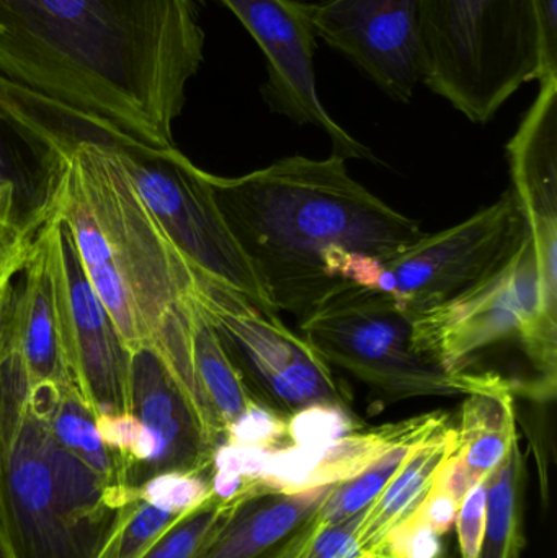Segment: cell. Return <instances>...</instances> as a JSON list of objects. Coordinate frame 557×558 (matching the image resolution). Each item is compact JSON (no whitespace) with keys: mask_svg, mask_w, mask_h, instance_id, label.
<instances>
[{"mask_svg":"<svg viewBox=\"0 0 557 558\" xmlns=\"http://www.w3.org/2000/svg\"><path fill=\"white\" fill-rule=\"evenodd\" d=\"M203 7L0 0V77L100 121L147 159L173 156V123L205 61Z\"/></svg>","mask_w":557,"mask_h":558,"instance_id":"cell-1","label":"cell"},{"mask_svg":"<svg viewBox=\"0 0 557 558\" xmlns=\"http://www.w3.org/2000/svg\"><path fill=\"white\" fill-rule=\"evenodd\" d=\"M206 180L275 311L298 322L349 286L324 270L330 247L386 260L424 238L421 222L356 182L336 154L287 157L247 175L206 173Z\"/></svg>","mask_w":557,"mask_h":558,"instance_id":"cell-2","label":"cell"},{"mask_svg":"<svg viewBox=\"0 0 557 558\" xmlns=\"http://www.w3.org/2000/svg\"><path fill=\"white\" fill-rule=\"evenodd\" d=\"M126 153L78 141L59 160L49 216L69 229L82 270L126 350L157 353L195 301L198 277L137 192Z\"/></svg>","mask_w":557,"mask_h":558,"instance_id":"cell-3","label":"cell"},{"mask_svg":"<svg viewBox=\"0 0 557 558\" xmlns=\"http://www.w3.org/2000/svg\"><path fill=\"white\" fill-rule=\"evenodd\" d=\"M133 495L65 451L26 397L0 413V530L13 558H98Z\"/></svg>","mask_w":557,"mask_h":558,"instance_id":"cell-4","label":"cell"},{"mask_svg":"<svg viewBox=\"0 0 557 558\" xmlns=\"http://www.w3.org/2000/svg\"><path fill=\"white\" fill-rule=\"evenodd\" d=\"M422 84L477 124L542 71L535 0H419Z\"/></svg>","mask_w":557,"mask_h":558,"instance_id":"cell-5","label":"cell"},{"mask_svg":"<svg viewBox=\"0 0 557 558\" xmlns=\"http://www.w3.org/2000/svg\"><path fill=\"white\" fill-rule=\"evenodd\" d=\"M415 351L450 374L473 373L484 354L516 343L532 367L526 399L555 400L557 317L546 312L532 235L486 277L412 317Z\"/></svg>","mask_w":557,"mask_h":558,"instance_id":"cell-6","label":"cell"},{"mask_svg":"<svg viewBox=\"0 0 557 558\" xmlns=\"http://www.w3.org/2000/svg\"><path fill=\"white\" fill-rule=\"evenodd\" d=\"M300 330L334 369L346 371L385 402L468 396L491 374H450L419 354L412 315L375 289L343 286L300 322Z\"/></svg>","mask_w":557,"mask_h":558,"instance_id":"cell-7","label":"cell"},{"mask_svg":"<svg viewBox=\"0 0 557 558\" xmlns=\"http://www.w3.org/2000/svg\"><path fill=\"white\" fill-rule=\"evenodd\" d=\"M195 301L262 405L287 420L313 403L350 409V387L313 344L288 328L278 314H268L242 295L199 278Z\"/></svg>","mask_w":557,"mask_h":558,"instance_id":"cell-8","label":"cell"},{"mask_svg":"<svg viewBox=\"0 0 557 558\" xmlns=\"http://www.w3.org/2000/svg\"><path fill=\"white\" fill-rule=\"evenodd\" d=\"M36 245L48 271L59 347L72 386L94 415L130 412L133 354L85 277L69 229L49 216Z\"/></svg>","mask_w":557,"mask_h":558,"instance_id":"cell-9","label":"cell"},{"mask_svg":"<svg viewBox=\"0 0 557 558\" xmlns=\"http://www.w3.org/2000/svg\"><path fill=\"white\" fill-rule=\"evenodd\" d=\"M126 166L137 192L196 277L242 295L268 314H278L232 235L206 172L180 150L160 159L126 153Z\"/></svg>","mask_w":557,"mask_h":558,"instance_id":"cell-10","label":"cell"},{"mask_svg":"<svg viewBox=\"0 0 557 558\" xmlns=\"http://www.w3.org/2000/svg\"><path fill=\"white\" fill-rule=\"evenodd\" d=\"M529 228L512 190L471 218L382 260L373 289L414 315L450 301L519 248Z\"/></svg>","mask_w":557,"mask_h":558,"instance_id":"cell-11","label":"cell"},{"mask_svg":"<svg viewBox=\"0 0 557 558\" xmlns=\"http://www.w3.org/2000/svg\"><path fill=\"white\" fill-rule=\"evenodd\" d=\"M251 33L267 59L265 104L296 124H313L332 141L342 159L375 160L370 147L347 133L324 108L316 87L317 36L311 3L303 0H218Z\"/></svg>","mask_w":557,"mask_h":558,"instance_id":"cell-12","label":"cell"},{"mask_svg":"<svg viewBox=\"0 0 557 558\" xmlns=\"http://www.w3.org/2000/svg\"><path fill=\"white\" fill-rule=\"evenodd\" d=\"M310 10L317 38L392 100H412L424 75L419 0H324Z\"/></svg>","mask_w":557,"mask_h":558,"instance_id":"cell-13","label":"cell"},{"mask_svg":"<svg viewBox=\"0 0 557 558\" xmlns=\"http://www.w3.org/2000/svg\"><path fill=\"white\" fill-rule=\"evenodd\" d=\"M540 92L507 144L512 192L532 235L543 286L557 284V75Z\"/></svg>","mask_w":557,"mask_h":558,"instance_id":"cell-14","label":"cell"},{"mask_svg":"<svg viewBox=\"0 0 557 558\" xmlns=\"http://www.w3.org/2000/svg\"><path fill=\"white\" fill-rule=\"evenodd\" d=\"M450 423L447 413H427L368 432L352 433L329 445H284L270 449L261 482L270 490L296 494L336 485L368 468L392 446L408 439L425 438Z\"/></svg>","mask_w":557,"mask_h":558,"instance_id":"cell-15","label":"cell"},{"mask_svg":"<svg viewBox=\"0 0 557 558\" xmlns=\"http://www.w3.org/2000/svg\"><path fill=\"white\" fill-rule=\"evenodd\" d=\"M332 485L284 494L262 490L231 505L195 558H291Z\"/></svg>","mask_w":557,"mask_h":558,"instance_id":"cell-16","label":"cell"},{"mask_svg":"<svg viewBox=\"0 0 557 558\" xmlns=\"http://www.w3.org/2000/svg\"><path fill=\"white\" fill-rule=\"evenodd\" d=\"M130 412L156 448V475L209 474L216 442L195 407L149 351L133 353Z\"/></svg>","mask_w":557,"mask_h":558,"instance_id":"cell-17","label":"cell"},{"mask_svg":"<svg viewBox=\"0 0 557 558\" xmlns=\"http://www.w3.org/2000/svg\"><path fill=\"white\" fill-rule=\"evenodd\" d=\"M3 351L25 392L71 384L56 328L51 284L38 245L13 279L2 315Z\"/></svg>","mask_w":557,"mask_h":558,"instance_id":"cell-18","label":"cell"},{"mask_svg":"<svg viewBox=\"0 0 557 558\" xmlns=\"http://www.w3.org/2000/svg\"><path fill=\"white\" fill-rule=\"evenodd\" d=\"M509 380L491 373L480 389L468 393L458 425H453V456L474 484L486 481L519 441L516 400Z\"/></svg>","mask_w":557,"mask_h":558,"instance_id":"cell-19","label":"cell"},{"mask_svg":"<svg viewBox=\"0 0 557 558\" xmlns=\"http://www.w3.org/2000/svg\"><path fill=\"white\" fill-rule=\"evenodd\" d=\"M453 446V425L447 423L412 451L404 465L363 514L356 536L363 556H378L392 527L408 520L421 507Z\"/></svg>","mask_w":557,"mask_h":558,"instance_id":"cell-20","label":"cell"},{"mask_svg":"<svg viewBox=\"0 0 557 558\" xmlns=\"http://www.w3.org/2000/svg\"><path fill=\"white\" fill-rule=\"evenodd\" d=\"M189 348L193 383L203 413L213 435L221 442L229 425L258 400L196 301L190 314Z\"/></svg>","mask_w":557,"mask_h":558,"instance_id":"cell-21","label":"cell"},{"mask_svg":"<svg viewBox=\"0 0 557 558\" xmlns=\"http://www.w3.org/2000/svg\"><path fill=\"white\" fill-rule=\"evenodd\" d=\"M29 405L43 416L56 441L84 462L110 487L133 495L124 485L123 468L101 441L95 415L71 384L41 387L26 393Z\"/></svg>","mask_w":557,"mask_h":558,"instance_id":"cell-22","label":"cell"},{"mask_svg":"<svg viewBox=\"0 0 557 558\" xmlns=\"http://www.w3.org/2000/svg\"><path fill=\"white\" fill-rule=\"evenodd\" d=\"M523 471V456L517 441L502 464L487 477L486 530L480 558H519Z\"/></svg>","mask_w":557,"mask_h":558,"instance_id":"cell-23","label":"cell"},{"mask_svg":"<svg viewBox=\"0 0 557 558\" xmlns=\"http://www.w3.org/2000/svg\"><path fill=\"white\" fill-rule=\"evenodd\" d=\"M428 436L408 439V441L392 446L391 449L375 459L368 468L363 469L355 477L332 485L329 495L317 511L316 521H319V523H339V521L349 520L355 514L363 513L382 495L386 485L391 482L396 472L404 465L412 451Z\"/></svg>","mask_w":557,"mask_h":558,"instance_id":"cell-24","label":"cell"},{"mask_svg":"<svg viewBox=\"0 0 557 558\" xmlns=\"http://www.w3.org/2000/svg\"><path fill=\"white\" fill-rule=\"evenodd\" d=\"M179 518L134 494L98 558H141Z\"/></svg>","mask_w":557,"mask_h":558,"instance_id":"cell-25","label":"cell"},{"mask_svg":"<svg viewBox=\"0 0 557 558\" xmlns=\"http://www.w3.org/2000/svg\"><path fill=\"white\" fill-rule=\"evenodd\" d=\"M231 505L209 497L196 510L179 518L141 558H195Z\"/></svg>","mask_w":557,"mask_h":558,"instance_id":"cell-26","label":"cell"},{"mask_svg":"<svg viewBox=\"0 0 557 558\" xmlns=\"http://www.w3.org/2000/svg\"><path fill=\"white\" fill-rule=\"evenodd\" d=\"M362 428L363 423L352 410L336 403H313L287 420V436L291 445L306 448L329 445Z\"/></svg>","mask_w":557,"mask_h":558,"instance_id":"cell-27","label":"cell"},{"mask_svg":"<svg viewBox=\"0 0 557 558\" xmlns=\"http://www.w3.org/2000/svg\"><path fill=\"white\" fill-rule=\"evenodd\" d=\"M134 494L150 505L183 517L211 497L209 474L166 472L144 482Z\"/></svg>","mask_w":557,"mask_h":558,"instance_id":"cell-28","label":"cell"},{"mask_svg":"<svg viewBox=\"0 0 557 558\" xmlns=\"http://www.w3.org/2000/svg\"><path fill=\"white\" fill-rule=\"evenodd\" d=\"M363 513L355 514L339 523H319L314 521L304 543L298 547L291 558H360L359 527Z\"/></svg>","mask_w":557,"mask_h":558,"instance_id":"cell-29","label":"cell"},{"mask_svg":"<svg viewBox=\"0 0 557 558\" xmlns=\"http://www.w3.org/2000/svg\"><path fill=\"white\" fill-rule=\"evenodd\" d=\"M287 418L262 403L249 405L226 429L222 441L275 449L287 441Z\"/></svg>","mask_w":557,"mask_h":558,"instance_id":"cell-30","label":"cell"},{"mask_svg":"<svg viewBox=\"0 0 557 558\" xmlns=\"http://www.w3.org/2000/svg\"><path fill=\"white\" fill-rule=\"evenodd\" d=\"M378 556L386 558H441L444 543L417 513L392 527L386 536Z\"/></svg>","mask_w":557,"mask_h":558,"instance_id":"cell-31","label":"cell"},{"mask_svg":"<svg viewBox=\"0 0 557 558\" xmlns=\"http://www.w3.org/2000/svg\"><path fill=\"white\" fill-rule=\"evenodd\" d=\"M487 478L474 485L458 508L457 531L461 557L480 558L486 530Z\"/></svg>","mask_w":557,"mask_h":558,"instance_id":"cell-32","label":"cell"},{"mask_svg":"<svg viewBox=\"0 0 557 558\" xmlns=\"http://www.w3.org/2000/svg\"><path fill=\"white\" fill-rule=\"evenodd\" d=\"M268 452L270 449L221 441L213 452L211 471L231 472V474L247 478H261L265 464H267Z\"/></svg>","mask_w":557,"mask_h":558,"instance_id":"cell-33","label":"cell"},{"mask_svg":"<svg viewBox=\"0 0 557 558\" xmlns=\"http://www.w3.org/2000/svg\"><path fill=\"white\" fill-rule=\"evenodd\" d=\"M535 7L542 39V81L557 75V0H535Z\"/></svg>","mask_w":557,"mask_h":558,"instance_id":"cell-34","label":"cell"},{"mask_svg":"<svg viewBox=\"0 0 557 558\" xmlns=\"http://www.w3.org/2000/svg\"><path fill=\"white\" fill-rule=\"evenodd\" d=\"M458 508L460 504L455 500L447 492L441 490L437 485H432L425 500L422 501L421 507L415 510V513L435 531V533L447 534L453 527L457 521Z\"/></svg>","mask_w":557,"mask_h":558,"instance_id":"cell-35","label":"cell"},{"mask_svg":"<svg viewBox=\"0 0 557 558\" xmlns=\"http://www.w3.org/2000/svg\"><path fill=\"white\" fill-rule=\"evenodd\" d=\"M209 488H211V497L221 504H234L247 495L270 490L262 484L261 478H247L221 471L209 472Z\"/></svg>","mask_w":557,"mask_h":558,"instance_id":"cell-36","label":"cell"},{"mask_svg":"<svg viewBox=\"0 0 557 558\" xmlns=\"http://www.w3.org/2000/svg\"><path fill=\"white\" fill-rule=\"evenodd\" d=\"M9 289H7V292H9ZM7 292H5V294L2 295V298H0V364H2V356H3L2 315H3V302H5Z\"/></svg>","mask_w":557,"mask_h":558,"instance_id":"cell-37","label":"cell"},{"mask_svg":"<svg viewBox=\"0 0 557 558\" xmlns=\"http://www.w3.org/2000/svg\"><path fill=\"white\" fill-rule=\"evenodd\" d=\"M0 558H13L9 544H7L5 537H3L2 530H0Z\"/></svg>","mask_w":557,"mask_h":558,"instance_id":"cell-38","label":"cell"},{"mask_svg":"<svg viewBox=\"0 0 557 558\" xmlns=\"http://www.w3.org/2000/svg\"><path fill=\"white\" fill-rule=\"evenodd\" d=\"M360 558H386L385 556H363Z\"/></svg>","mask_w":557,"mask_h":558,"instance_id":"cell-39","label":"cell"}]
</instances>
